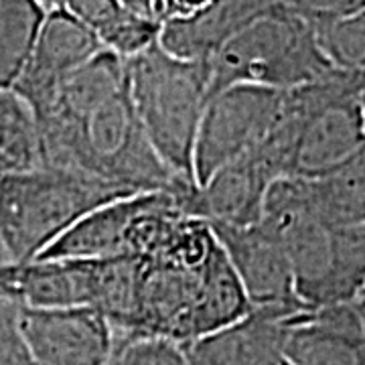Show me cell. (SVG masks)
Returning a JSON list of instances; mask_svg holds the SVG:
<instances>
[{"mask_svg":"<svg viewBox=\"0 0 365 365\" xmlns=\"http://www.w3.org/2000/svg\"><path fill=\"white\" fill-rule=\"evenodd\" d=\"M33 120L39 167L73 170L130 193L197 187L155 155L132 106L126 61L108 49L78 67Z\"/></svg>","mask_w":365,"mask_h":365,"instance_id":"cell-1","label":"cell"},{"mask_svg":"<svg viewBox=\"0 0 365 365\" xmlns=\"http://www.w3.org/2000/svg\"><path fill=\"white\" fill-rule=\"evenodd\" d=\"M252 311L211 225L187 217L158 252L136 258L130 307L114 333L163 337L187 347Z\"/></svg>","mask_w":365,"mask_h":365,"instance_id":"cell-2","label":"cell"},{"mask_svg":"<svg viewBox=\"0 0 365 365\" xmlns=\"http://www.w3.org/2000/svg\"><path fill=\"white\" fill-rule=\"evenodd\" d=\"M262 222L287 252L294 290L309 309L347 304L365 287V227L329 222L304 179H278L268 189Z\"/></svg>","mask_w":365,"mask_h":365,"instance_id":"cell-3","label":"cell"},{"mask_svg":"<svg viewBox=\"0 0 365 365\" xmlns=\"http://www.w3.org/2000/svg\"><path fill=\"white\" fill-rule=\"evenodd\" d=\"M364 86L343 71L284 91L280 114L258 153L276 179L313 181L365 146Z\"/></svg>","mask_w":365,"mask_h":365,"instance_id":"cell-4","label":"cell"},{"mask_svg":"<svg viewBox=\"0 0 365 365\" xmlns=\"http://www.w3.org/2000/svg\"><path fill=\"white\" fill-rule=\"evenodd\" d=\"M134 112L160 163L181 181L197 185L193 153L209 100V61L175 57L155 43L126 61Z\"/></svg>","mask_w":365,"mask_h":365,"instance_id":"cell-5","label":"cell"},{"mask_svg":"<svg viewBox=\"0 0 365 365\" xmlns=\"http://www.w3.org/2000/svg\"><path fill=\"white\" fill-rule=\"evenodd\" d=\"M136 193L73 170L33 167L0 177V242L14 264L39 258L67 230L110 201Z\"/></svg>","mask_w":365,"mask_h":365,"instance_id":"cell-6","label":"cell"},{"mask_svg":"<svg viewBox=\"0 0 365 365\" xmlns=\"http://www.w3.org/2000/svg\"><path fill=\"white\" fill-rule=\"evenodd\" d=\"M209 98L232 86L288 91L333 71L314 29L282 2L240 29L209 59Z\"/></svg>","mask_w":365,"mask_h":365,"instance_id":"cell-7","label":"cell"},{"mask_svg":"<svg viewBox=\"0 0 365 365\" xmlns=\"http://www.w3.org/2000/svg\"><path fill=\"white\" fill-rule=\"evenodd\" d=\"M284 91L232 86L207 100L193 153V177L201 187L235 158L258 150L280 114Z\"/></svg>","mask_w":365,"mask_h":365,"instance_id":"cell-8","label":"cell"},{"mask_svg":"<svg viewBox=\"0 0 365 365\" xmlns=\"http://www.w3.org/2000/svg\"><path fill=\"white\" fill-rule=\"evenodd\" d=\"M31 365H108L114 329L93 309H21Z\"/></svg>","mask_w":365,"mask_h":365,"instance_id":"cell-9","label":"cell"},{"mask_svg":"<svg viewBox=\"0 0 365 365\" xmlns=\"http://www.w3.org/2000/svg\"><path fill=\"white\" fill-rule=\"evenodd\" d=\"M207 223L254 309L292 311L304 307L294 290L287 252L266 223L262 220L252 225Z\"/></svg>","mask_w":365,"mask_h":365,"instance_id":"cell-10","label":"cell"},{"mask_svg":"<svg viewBox=\"0 0 365 365\" xmlns=\"http://www.w3.org/2000/svg\"><path fill=\"white\" fill-rule=\"evenodd\" d=\"M102 49L100 39L88 26L63 9H53L45 16L39 37L14 81L13 91L25 102L31 114L37 116L49 106L59 86Z\"/></svg>","mask_w":365,"mask_h":365,"instance_id":"cell-11","label":"cell"},{"mask_svg":"<svg viewBox=\"0 0 365 365\" xmlns=\"http://www.w3.org/2000/svg\"><path fill=\"white\" fill-rule=\"evenodd\" d=\"M282 365H365V323L355 304L302 307L290 314Z\"/></svg>","mask_w":365,"mask_h":365,"instance_id":"cell-12","label":"cell"},{"mask_svg":"<svg viewBox=\"0 0 365 365\" xmlns=\"http://www.w3.org/2000/svg\"><path fill=\"white\" fill-rule=\"evenodd\" d=\"M278 181L258 150L235 158L213 173L191 199V215L211 223H258L268 189Z\"/></svg>","mask_w":365,"mask_h":365,"instance_id":"cell-13","label":"cell"},{"mask_svg":"<svg viewBox=\"0 0 365 365\" xmlns=\"http://www.w3.org/2000/svg\"><path fill=\"white\" fill-rule=\"evenodd\" d=\"M297 311L254 309L234 325L187 345L189 365H282L287 319Z\"/></svg>","mask_w":365,"mask_h":365,"instance_id":"cell-14","label":"cell"},{"mask_svg":"<svg viewBox=\"0 0 365 365\" xmlns=\"http://www.w3.org/2000/svg\"><path fill=\"white\" fill-rule=\"evenodd\" d=\"M280 0H211L191 19L160 25L158 43L165 51L189 61H209L240 29Z\"/></svg>","mask_w":365,"mask_h":365,"instance_id":"cell-15","label":"cell"},{"mask_svg":"<svg viewBox=\"0 0 365 365\" xmlns=\"http://www.w3.org/2000/svg\"><path fill=\"white\" fill-rule=\"evenodd\" d=\"M309 185L317 207L329 222L365 227V146Z\"/></svg>","mask_w":365,"mask_h":365,"instance_id":"cell-16","label":"cell"},{"mask_svg":"<svg viewBox=\"0 0 365 365\" xmlns=\"http://www.w3.org/2000/svg\"><path fill=\"white\" fill-rule=\"evenodd\" d=\"M47 13L37 0H0V90H13Z\"/></svg>","mask_w":365,"mask_h":365,"instance_id":"cell-17","label":"cell"},{"mask_svg":"<svg viewBox=\"0 0 365 365\" xmlns=\"http://www.w3.org/2000/svg\"><path fill=\"white\" fill-rule=\"evenodd\" d=\"M39 167L37 126L13 90H0V177Z\"/></svg>","mask_w":365,"mask_h":365,"instance_id":"cell-18","label":"cell"},{"mask_svg":"<svg viewBox=\"0 0 365 365\" xmlns=\"http://www.w3.org/2000/svg\"><path fill=\"white\" fill-rule=\"evenodd\" d=\"M321 51L333 69L359 78L365 71V11L313 26Z\"/></svg>","mask_w":365,"mask_h":365,"instance_id":"cell-19","label":"cell"},{"mask_svg":"<svg viewBox=\"0 0 365 365\" xmlns=\"http://www.w3.org/2000/svg\"><path fill=\"white\" fill-rule=\"evenodd\" d=\"M108 365H189L185 347L163 337L114 333Z\"/></svg>","mask_w":365,"mask_h":365,"instance_id":"cell-20","label":"cell"},{"mask_svg":"<svg viewBox=\"0 0 365 365\" xmlns=\"http://www.w3.org/2000/svg\"><path fill=\"white\" fill-rule=\"evenodd\" d=\"M59 9L88 26L100 43H104L118 26L134 14L126 11L120 0H59Z\"/></svg>","mask_w":365,"mask_h":365,"instance_id":"cell-21","label":"cell"},{"mask_svg":"<svg viewBox=\"0 0 365 365\" xmlns=\"http://www.w3.org/2000/svg\"><path fill=\"white\" fill-rule=\"evenodd\" d=\"M311 26L333 23L365 11V0H280Z\"/></svg>","mask_w":365,"mask_h":365,"instance_id":"cell-22","label":"cell"},{"mask_svg":"<svg viewBox=\"0 0 365 365\" xmlns=\"http://www.w3.org/2000/svg\"><path fill=\"white\" fill-rule=\"evenodd\" d=\"M19 313L21 307L0 299V365H31L19 329Z\"/></svg>","mask_w":365,"mask_h":365,"instance_id":"cell-23","label":"cell"},{"mask_svg":"<svg viewBox=\"0 0 365 365\" xmlns=\"http://www.w3.org/2000/svg\"><path fill=\"white\" fill-rule=\"evenodd\" d=\"M153 4V16L160 25L191 19L193 14L201 13L211 0H150Z\"/></svg>","mask_w":365,"mask_h":365,"instance_id":"cell-24","label":"cell"},{"mask_svg":"<svg viewBox=\"0 0 365 365\" xmlns=\"http://www.w3.org/2000/svg\"><path fill=\"white\" fill-rule=\"evenodd\" d=\"M120 4H122L126 11H130V13L155 19V16H153V4H150V0H120ZM155 21H157V19H155Z\"/></svg>","mask_w":365,"mask_h":365,"instance_id":"cell-25","label":"cell"},{"mask_svg":"<svg viewBox=\"0 0 365 365\" xmlns=\"http://www.w3.org/2000/svg\"><path fill=\"white\" fill-rule=\"evenodd\" d=\"M353 304H355V309L359 311V314H361V319H364V323H365V287L361 288L359 297L353 300Z\"/></svg>","mask_w":365,"mask_h":365,"instance_id":"cell-26","label":"cell"},{"mask_svg":"<svg viewBox=\"0 0 365 365\" xmlns=\"http://www.w3.org/2000/svg\"><path fill=\"white\" fill-rule=\"evenodd\" d=\"M43 9H47V11H53V9H59V0H37Z\"/></svg>","mask_w":365,"mask_h":365,"instance_id":"cell-27","label":"cell"},{"mask_svg":"<svg viewBox=\"0 0 365 365\" xmlns=\"http://www.w3.org/2000/svg\"><path fill=\"white\" fill-rule=\"evenodd\" d=\"M364 110H365V93H364Z\"/></svg>","mask_w":365,"mask_h":365,"instance_id":"cell-28","label":"cell"}]
</instances>
